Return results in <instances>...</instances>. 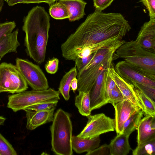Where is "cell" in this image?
I'll return each mask as SVG.
<instances>
[{
    "label": "cell",
    "mask_w": 155,
    "mask_h": 155,
    "mask_svg": "<svg viewBox=\"0 0 155 155\" xmlns=\"http://www.w3.org/2000/svg\"><path fill=\"white\" fill-rule=\"evenodd\" d=\"M78 79L76 77L74 78L72 81L71 87L72 90L74 92V91L78 89Z\"/></svg>",
    "instance_id": "40"
},
{
    "label": "cell",
    "mask_w": 155,
    "mask_h": 155,
    "mask_svg": "<svg viewBox=\"0 0 155 155\" xmlns=\"http://www.w3.org/2000/svg\"><path fill=\"white\" fill-rule=\"evenodd\" d=\"M121 78L132 83L146 84L155 87V80L134 69L124 61L117 62L114 68Z\"/></svg>",
    "instance_id": "10"
},
{
    "label": "cell",
    "mask_w": 155,
    "mask_h": 155,
    "mask_svg": "<svg viewBox=\"0 0 155 155\" xmlns=\"http://www.w3.org/2000/svg\"><path fill=\"white\" fill-rule=\"evenodd\" d=\"M2 57H0V63L2 59Z\"/></svg>",
    "instance_id": "44"
},
{
    "label": "cell",
    "mask_w": 155,
    "mask_h": 155,
    "mask_svg": "<svg viewBox=\"0 0 155 155\" xmlns=\"http://www.w3.org/2000/svg\"><path fill=\"white\" fill-rule=\"evenodd\" d=\"M12 144L0 133V155H16Z\"/></svg>",
    "instance_id": "28"
},
{
    "label": "cell",
    "mask_w": 155,
    "mask_h": 155,
    "mask_svg": "<svg viewBox=\"0 0 155 155\" xmlns=\"http://www.w3.org/2000/svg\"><path fill=\"white\" fill-rule=\"evenodd\" d=\"M109 73L110 77L115 82L124 99L139 107L142 110V106L135 94L133 84L120 76L116 72L113 65L109 68Z\"/></svg>",
    "instance_id": "13"
},
{
    "label": "cell",
    "mask_w": 155,
    "mask_h": 155,
    "mask_svg": "<svg viewBox=\"0 0 155 155\" xmlns=\"http://www.w3.org/2000/svg\"><path fill=\"white\" fill-rule=\"evenodd\" d=\"M134 87L140 90L143 94L155 101V87L138 83H132Z\"/></svg>",
    "instance_id": "30"
},
{
    "label": "cell",
    "mask_w": 155,
    "mask_h": 155,
    "mask_svg": "<svg viewBox=\"0 0 155 155\" xmlns=\"http://www.w3.org/2000/svg\"><path fill=\"white\" fill-rule=\"evenodd\" d=\"M18 29L6 35L0 40V57L2 58L7 54L17 53L20 44L18 39Z\"/></svg>",
    "instance_id": "21"
},
{
    "label": "cell",
    "mask_w": 155,
    "mask_h": 155,
    "mask_svg": "<svg viewBox=\"0 0 155 155\" xmlns=\"http://www.w3.org/2000/svg\"><path fill=\"white\" fill-rule=\"evenodd\" d=\"M110 68L105 69L101 73L89 91L91 111L100 108L107 104L105 98V87L109 75Z\"/></svg>",
    "instance_id": "11"
},
{
    "label": "cell",
    "mask_w": 155,
    "mask_h": 155,
    "mask_svg": "<svg viewBox=\"0 0 155 155\" xmlns=\"http://www.w3.org/2000/svg\"><path fill=\"white\" fill-rule=\"evenodd\" d=\"M114 0H93L95 10L102 11L112 3Z\"/></svg>",
    "instance_id": "37"
},
{
    "label": "cell",
    "mask_w": 155,
    "mask_h": 155,
    "mask_svg": "<svg viewBox=\"0 0 155 155\" xmlns=\"http://www.w3.org/2000/svg\"><path fill=\"white\" fill-rule=\"evenodd\" d=\"M6 2H7L8 1V0H4Z\"/></svg>",
    "instance_id": "45"
},
{
    "label": "cell",
    "mask_w": 155,
    "mask_h": 155,
    "mask_svg": "<svg viewBox=\"0 0 155 155\" xmlns=\"http://www.w3.org/2000/svg\"><path fill=\"white\" fill-rule=\"evenodd\" d=\"M101 142L99 136L92 138H80L74 135L72 136V149L76 153L88 152L99 147Z\"/></svg>",
    "instance_id": "19"
},
{
    "label": "cell",
    "mask_w": 155,
    "mask_h": 155,
    "mask_svg": "<svg viewBox=\"0 0 155 155\" xmlns=\"http://www.w3.org/2000/svg\"><path fill=\"white\" fill-rule=\"evenodd\" d=\"M121 42L94 53L89 62L77 76L78 91L89 92L101 73L105 69L111 67L114 55L117 49L125 42Z\"/></svg>",
    "instance_id": "3"
},
{
    "label": "cell",
    "mask_w": 155,
    "mask_h": 155,
    "mask_svg": "<svg viewBox=\"0 0 155 155\" xmlns=\"http://www.w3.org/2000/svg\"><path fill=\"white\" fill-rule=\"evenodd\" d=\"M5 120V117L0 116V125H3Z\"/></svg>",
    "instance_id": "42"
},
{
    "label": "cell",
    "mask_w": 155,
    "mask_h": 155,
    "mask_svg": "<svg viewBox=\"0 0 155 155\" xmlns=\"http://www.w3.org/2000/svg\"><path fill=\"white\" fill-rule=\"evenodd\" d=\"M59 93L58 91L51 88L43 90L25 91L9 95L7 107L16 112L38 103L58 101L60 99Z\"/></svg>",
    "instance_id": "6"
},
{
    "label": "cell",
    "mask_w": 155,
    "mask_h": 155,
    "mask_svg": "<svg viewBox=\"0 0 155 155\" xmlns=\"http://www.w3.org/2000/svg\"><path fill=\"white\" fill-rule=\"evenodd\" d=\"M122 40L120 38L117 37L84 47L74 53L71 61H74L77 58L88 56L98 50L114 45L121 42Z\"/></svg>",
    "instance_id": "17"
},
{
    "label": "cell",
    "mask_w": 155,
    "mask_h": 155,
    "mask_svg": "<svg viewBox=\"0 0 155 155\" xmlns=\"http://www.w3.org/2000/svg\"><path fill=\"white\" fill-rule=\"evenodd\" d=\"M58 101H54L38 103L29 106L25 109L35 111L47 110L55 107Z\"/></svg>",
    "instance_id": "29"
},
{
    "label": "cell",
    "mask_w": 155,
    "mask_h": 155,
    "mask_svg": "<svg viewBox=\"0 0 155 155\" xmlns=\"http://www.w3.org/2000/svg\"><path fill=\"white\" fill-rule=\"evenodd\" d=\"M145 115L140 120L137 129V144L155 139V116Z\"/></svg>",
    "instance_id": "16"
},
{
    "label": "cell",
    "mask_w": 155,
    "mask_h": 155,
    "mask_svg": "<svg viewBox=\"0 0 155 155\" xmlns=\"http://www.w3.org/2000/svg\"><path fill=\"white\" fill-rule=\"evenodd\" d=\"M58 0H25L22 3H45L48 4L49 6L53 4Z\"/></svg>",
    "instance_id": "39"
},
{
    "label": "cell",
    "mask_w": 155,
    "mask_h": 155,
    "mask_svg": "<svg viewBox=\"0 0 155 155\" xmlns=\"http://www.w3.org/2000/svg\"><path fill=\"white\" fill-rule=\"evenodd\" d=\"M124 99L122 94L116 85L110 92L108 103L113 105Z\"/></svg>",
    "instance_id": "31"
},
{
    "label": "cell",
    "mask_w": 155,
    "mask_h": 155,
    "mask_svg": "<svg viewBox=\"0 0 155 155\" xmlns=\"http://www.w3.org/2000/svg\"><path fill=\"white\" fill-rule=\"evenodd\" d=\"M75 105L82 116L87 117L90 115L91 111L89 92L79 91L78 94L75 98Z\"/></svg>",
    "instance_id": "23"
},
{
    "label": "cell",
    "mask_w": 155,
    "mask_h": 155,
    "mask_svg": "<svg viewBox=\"0 0 155 155\" xmlns=\"http://www.w3.org/2000/svg\"><path fill=\"white\" fill-rule=\"evenodd\" d=\"M113 106L115 111V130L117 134H121L125 122L135 112L141 109L125 99Z\"/></svg>",
    "instance_id": "12"
},
{
    "label": "cell",
    "mask_w": 155,
    "mask_h": 155,
    "mask_svg": "<svg viewBox=\"0 0 155 155\" xmlns=\"http://www.w3.org/2000/svg\"><path fill=\"white\" fill-rule=\"evenodd\" d=\"M49 13L51 17L57 20L68 18V10L62 4L57 2L50 6Z\"/></svg>",
    "instance_id": "27"
},
{
    "label": "cell",
    "mask_w": 155,
    "mask_h": 155,
    "mask_svg": "<svg viewBox=\"0 0 155 155\" xmlns=\"http://www.w3.org/2000/svg\"><path fill=\"white\" fill-rule=\"evenodd\" d=\"M86 155H110L109 145L104 144L92 151L87 152Z\"/></svg>",
    "instance_id": "34"
},
{
    "label": "cell",
    "mask_w": 155,
    "mask_h": 155,
    "mask_svg": "<svg viewBox=\"0 0 155 155\" xmlns=\"http://www.w3.org/2000/svg\"><path fill=\"white\" fill-rule=\"evenodd\" d=\"M94 54V53L87 57L76 58L74 61L75 66L77 68L78 72L81 71L89 62L93 57Z\"/></svg>",
    "instance_id": "36"
},
{
    "label": "cell",
    "mask_w": 155,
    "mask_h": 155,
    "mask_svg": "<svg viewBox=\"0 0 155 155\" xmlns=\"http://www.w3.org/2000/svg\"><path fill=\"white\" fill-rule=\"evenodd\" d=\"M16 25L14 21L0 23V40L5 36L12 32Z\"/></svg>",
    "instance_id": "32"
},
{
    "label": "cell",
    "mask_w": 155,
    "mask_h": 155,
    "mask_svg": "<svg viewBox=\"0 0 155 155\" xmlns=\"http://www.w3.org/2000/svg\"><path fill=\"white\" fill-rule=\"evenodd\" d=\"M133 155H155V139L137 144Z\"/></svg>",
    "instance_id": "26"
},
{
    "label": "cell",
    "mask_w": 155,
    "mask_h": 155,
    "mask_svg": "<svg viewBox=\"0 0 155 155\" xmlns=\"http://www.w3.org/2000/svg\"><path fill=\"white\" fill-rule=\"evenodd\" d=\"M78 71L75 66L66 73L61 79L58 88V91L66 101L70 99V91L72 80L76 77Z\"/></svg>",
    "instance_id": "22"
},
{
    "label": "cell",
    "mask_w": 155,
    "mask_h": 155,
    "mask_svg": "<svg viewBox=\"0 0 155 155\" xmlns=\"http://www.w3.org/2000/svg\"><path fill=\"white\" fill-rule=\"evenodd\" d=\"M25 0H8L6 2L9 6H12L18 3H22Z\"/></svg>",
    "instance_id": "41"
},
{
    "label": "cell",
    "mask_w": 155,
    "mask_h": 155,
    "mask_svg": "<svg viewBox=\"0 0 155 155\" xmlns=\"http://www.w3.org/2000/svg\"><path fill=\"white\" fill-rule=\"evenodd\" d=\"M116 85V84L115 82L110 77L109 73V75L105 87V98L107 104L109 102L110 92Z\"/></svg>",
    "instance_id": "38"
},
{
    "label": "cell",
    "mask_w": 155,
    "mask_h": 155,
    "mask_svg": "<svg viewBox=\"0 0 155 155\" xmlns=\"http://www.w3.org/2000/svg\"><path fill=\"white\" fill-rule=\"evenodd\" d=\"M22 27L27 54L37 63L45 61L50 28V18L43 7L36 6L24 18Z\"/></svg>",
    "instance_id": "2"
},
{
    "label": "cell",
    "mask_w": 155,
    "mask_h": 155,
    "mask_svg": "<svg viewBox=\"0 0 155 155\" xmlns=\"http://www.w3.org/2000/svg\"><path fill=\"white\" fill-rule=\"evenodd\" d=\"M129 135L117 134L109 144L110 155H127L131 148L129 143Z\"/></svg>",
    "instance_id": "20"
},
{
    "label": "cell",
    "mask_w": 155,
    "mask_h": 155,
    "mask_svg": "<svg viewBox=\"0 0 155 155\" xmlns=\"http://www.w3.org/2000/svg\"><path fill=\"white\" fill-rule=\"evenodd\" d=\"M4 5V0H0V12L1 11Z\"/></svg>",
    "instance_id": "43"
},
{
    "label": "cell",
    "mask_w": 155,
    "mask_h": 155,
    "mask_svg": "<svg viewBox=\"0 0 155 155\" xmlns=\"http://www.w3.org/2000/svg\"><path fill=\"white\" fill-rule=\"evenodd\" d=\"M149 12L150 18H155V0H140Z\"/></svg>",
    "instance_id": "35"
},
{
    "label": "cell",
    "mask_w": 155,
    "mask_h": 155,
    "mask_svg": "<svg viewBox=\"0 0 155 155\" xmlns=\"http://www.w3.org/2000/svg\"><path fill=\"white\" fill-rule=\"evenodd\" d=\"M115 54L134 69L155 80V52L146 49L132 40L125 41Z\"/></svg>",
    "instance_id": "4"
},
{
    "label": "cell",
    "mask_w": 155,
    "mask_h": 155,
    "mask_svg": "<svg viewBox=\"0 0 155 155\" xmlns=\"http://www.w3.org/2000/svg\"><path fill=\"white\" fill-rule=\"evenodd\" d=\"M28 88L27 83L16 65L5 62L0 63V92L14 94Z\"/></svg>",
    "instance_id": "7"
},
{
    "label": "cell",
    "mask_w": 155,
    "mask_h": 155,
    "mask_svg": "<svg viewBox=\"0 0 155 155\" xmlns=\"http://www.w3.org/2000/svg\"><path fill=\"white\" fill-rule=\"evenodd\" d=\"M142 110H137L125 122L123 125L122 134L128 135L137 130L139 123L143 116Z\"/></svg>",
    "instance_id": "24"
},
{
    "label": "cell",
    "mask_w": 155,
    "mask_h": 155,
    "mask_svg": "<svg viewBox=\"0 0 155 155\" xmlns=\"http://www.w3.org/2000/svg\"><path fill=\"white\" fill-rule=\"evenodd\" d=\"M50 127L51 150L58 155H72V125L69 114L59 109Z\"/></svg>",
    "instance_id": "5"
},
{
    "label": "cell",
    "mask_w": 155,
    "mask_h": 155,
    "mask_svg": "<svg viewBox=\"0 0 155 155\" xmlns=\"http://www.w3.org/2000/svg\"><path fill=\"white\" fill-rule=\"evenodd\" d=\"M87 124L76 136L80 138L90 139L99 136L101 134L115 130L114 119L104 113L90 115L87 117Z\"/></svg>",
    "instance_id": "9"
},
{
    "label": "cell",
    "mask_w": 155,
    "mask_h": 155,
    "mask_svg": "<svg viewBox=\"0 0 155 155\" xmlns=\"http://www.w3.org/2000/svg\"><path fill=\"white\" fill-rule=\"evenodd\" d=\"M134 90L138 100L142 106V111L143 113L152 117L155 116V101L135 87Z\"/></svg>",
    "instance_id": "25"
},
{
    "label": "cell",
    "mask_w": 155,
    "mask_h": 155,
    "mask_svg": "<svg viewBox=\"0 0 155 155\" xmlns=\"http://www.w3.org/2000/svg\"><path fill=\"white\" fill-rule=\"evenodd\" d=\"M135 41L142 47L155 52V18L144 23Z\"/></svg>",
    "instance_id": "14"
},
{
    "label": "cell",
    "mask_w": 155,
    "mask_h": 155,
    "mask_svg": "<svg viewBox=\"0 0 155 155\" xmlns=\"http://www.w3.org/2000/svg\"><path fill=\"white\" fill-rule=\"evenodd\" d=\"M55 108L47 110L35 111L27 109L24 110L26 113V128L30 130L52 121Z\"/></svg>",
    "instance_id": "15"
},
{
    "label": "cell",
    "mask_w": 155,
    "mask_h": 155,
    "mask_svg": "<svg viewBox=\"0 0 155 155\" xmlns=\"http://www.w3.org/2000/svg\"><path fill=\"white\" fill-rule=\"evenodd\" d=\"M67 8L70 21L78 20L85 15V8L87 3L84 0H59Z\"/></svg>",
    "instance_id": "18"
},
{
    "label": "cell",
    "mask_w": 155,
    "mask_h": 155,
    "mask_svg": "<svg viewBox=\"0 0 155 155\" xmlns=\"http://www.w3.org/2000/svg\"><path fill=\"white\" fill-rule=\"evenodd\" d=\"M131 29L120 13H105L95 10L61 45L62 57L71 60L82 47L117 37L122 38Z\"/></svg>",
    "instance_id": "1"
},
{
    "label": "cell",
    "mask_w": 155,
    "mask_h": 155,
    "mask_svg": "<svg viewBox=\"0 0 155 155\" xmlns=\"http://www.w3.org/2000/svg\"><path fill=\"white\" fill-rule=\"evenodd\" d=\"M59 63V60L56 58L49 60L45 66L47 72L51 74H55L58 71Z\"/></svg>",
    "instance_id": "33"
},
{
    "label": "cell",
    "mask_w": 155,
    "mask_h": 155,
    "mask_svg": "<svg viewBox=\"0 0 155 155\" xmlns=\"http://www.w3.org/2000/svg\"><path fill=\"white\" fill-rule=\"evenodd\" d=\"M15 61L18 69L33 90H43L49 88L47 78L39 66L19 58H17Z\"/></svg>",
    "instance_id": "8"
}]
</instances>
